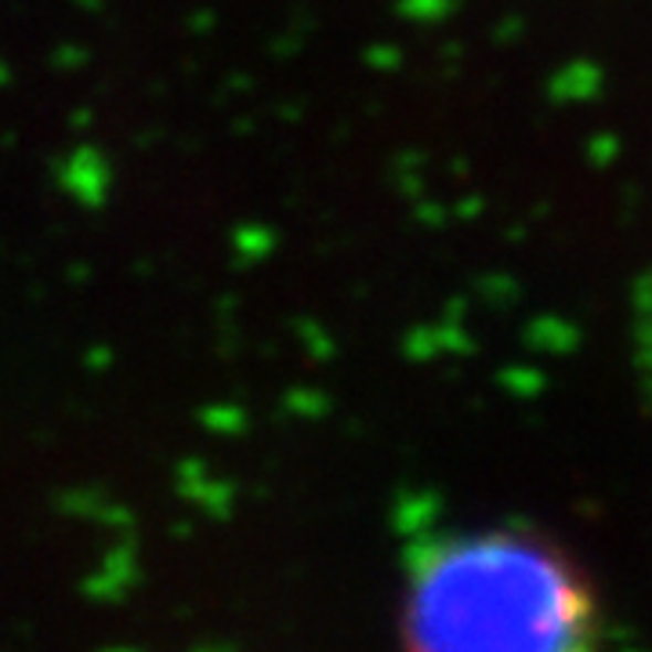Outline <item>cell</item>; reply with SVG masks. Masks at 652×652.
I'll use <instances>...</instances> for the list:
<instances>
[{
  "instance_id": "6da1fadb",
  "label": "cell",
  "mask_w": 652,
  "mask_h": 652,
  "mask_svg": "<svg viewBox=\"0 0 652 652\" xmlns=\"http://www.w3.org/2000/svg\"><path fill=\"white\" fill-rule=\"evenodd\" d=\"M410 649H583L598 602L580 566L529 529H472L413 555L399 606Z\"/></svg>"
},
{
  "instance_id": "277c9868",
  "label": "cell",
  "mask_w": 652,
  "mask_h": 652,
  "mask_svg": "<svg viewBox=\"0 0 652 652\" xmlns=\"http://www.w3.org/2000/svg\"><path fill=\"white\" fill-rule=\"evenodd\" d=\"M11 81H15V70H11V62L0 55V91L11 87Z\"/></svg>"
},
{
  "instance_id": "5b68a950",
  "label": "cell",
  "mask_w": 652,
  "mask_h": 652,
  "mask_svg": "<svg viewBox=\"0 0 652 652\" xmlns=\"http://www.w3.org/2000/svg\"><path fill=\"white\" fill-rule=\"evenodd\" d=\"M81 4H84V8H95V4H98V0H81Z\"/></svg>"
},
{
  "instance_id": "7a4b0ae2",
  "label": "cell",
  "mask_w": 652,
  "mask_h": 652,
  "mask_svg": "<svg viewBox=\"0 0 652 652\" xmlns=\"http://www.w3.org/2000/svg\"><path fill=\"white\" fill-rule=\"evenodd\" d=\"M59 181L84 207H98L106 200V164H102V156L91 146H81L65 156L59 167Z\"/></svg>"
},
{
  "instance_id": "3957f363",
  "label": "cell",
  "mask_w": 652,
  "mask_h": 652,
  "mask_svg": "<svg viewBox=\"0 0 652 652\" xmlns=\"http://www.w3.org/2000/svg\"><path fill=\"white\" fill-rule=\"evenodd\" d=\"M51 62L59 65V70H73V65H81L84 55H81V48H73V44H62L55 55H51Z\"/></svg>"
}]
</instances>
